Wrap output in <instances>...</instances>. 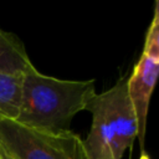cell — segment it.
<instances>
[{
    "label": "cell",
    "mask_w": 159,
    "mask_h": 159,
    "mask_svg": "<svg viewBox=\"0 0 159 159\" xmlns=\"http://www.w3.org/2000/svg\"><path fill=\"white\" fill-rule=\"evenodd\" d=\"M96 94L93 80H60L32 67L22 75L21 104L16 122L53 134L68 132L73 117L87 111Z\"/></svg>",
    "instance_id": "obj_1"
},
{
    "label": "cell",
    "mask_w": 159,
    "mask_h": 159,
    "mask_svg": "<svg viewBox=\"0 0 159 159\" xmlns=\"http://www.w3.org/2000/svg\"><path fill=\"white\" fill-rule=\"evenodd\" d=\"M87 111L92 124L83 140L86 159H122L138 137L135 114L127 93V78L97 93Z\"/></svg>",
    "instance_id": "obj_2"
},
{
    "label": "cell",
    "mask_w": 159,
    "mask_h": 159,
    "mask_svg": "<svg viewBox=\"0 0 159 159\" xmlns=\"http://www.w3.org/2000/svg\"><path fill=\"white\" fill-rule=\"evenodd\" d=\"M0 147L15 159H86L83 139L72 130L53 134L0 118Z\"/></svg>",
    "instance_id": "obj_3"
},
{
    "label": "cell",
    "mask_w": 159,
    "mask_h": 159,
    "mask_svg": "<svg viewBox=\"0 0 159 159\" xmlns=\"http://www.w3.org/2000/svg\"><path fill=\"white\" fill-rule=\"evenodd\" d=\"M159 72V9L155 1L152 22L148 27L143 52L135 63L130 76L127 78V93L132 103L137 125L139 143L144 145L147 117L150 97Z\"/></svg>",
    "instance_id": "obj_4"
},
{
    "label": "cell",
    "mask_w": 159,
    "mask_h": 159,
    "mask_svg": "<svg viewBox=\"0 0 159 159\" xmlns=\"http://www.w3.org/2000/svg\"><path fill=\"white\" fill-rule=\"evenodd\" d=\"M35 67L24 43L12 34L0 29V71L24 75Z\"/></svg>",
    "instance_id": "obj_5"
},
{
    "label": "cell",
    "mask_w": 159,
    "mask_h": 159,
    "mask_svg": "<svg viewBox=\"0 0 159 159\" xmlns=\"http://www.w3.org/2000/svg\"><path fill=\"white\" fill-rule=\"evenodd\" d=\"M22 75L0 71V118L16 120L20 113Z\"/></svg>",
    "instance_id": "obj_6"
},
{
    "label": "cell",
    "mask_w": 159,
    "mask_h": 159,
    "mask_svg": "<svg viewBox=\"0 0 159 159\" xmlns=\"http://www.w3.org/2000/svg\"><path fill=\"white\" fill-rule=\"evenodd\" d=\"M0 157H1V159H15V158H12L9 153H6L2 147H0Z\"/></svg>",
    "instance_id": "obj_7"
},
{
    "label": "cell",
    "mask_w": 159,
    "mask_h": 159,
    "mask_svg": "<svg viewBox=\"0 0 159 159\" xmlns=\"http://www.w3.org/2000/svg\"><path fill=\"white\" fill-rule=\"evenodd\" d=\"M139 159H150V157H149V154H147V153L143 150L142 154H140V157H139Z\"/></svg>",
    "instance_id": "obj_8"
},
{
    "label": "cell",
    "mask_w": 159,
    "mask_h": 159,
    "mask_svg": "<svg viewBox=\"0 0 159 159\" xmlns=\"http://www.w3.org/2000/svg\"><path fill=\"white\" fill-rule=\"evenodd\" d=\"M0 159H1V157H0Z\"/></svg>",
    "instance_id": "obj_9"
}]
</instances>
